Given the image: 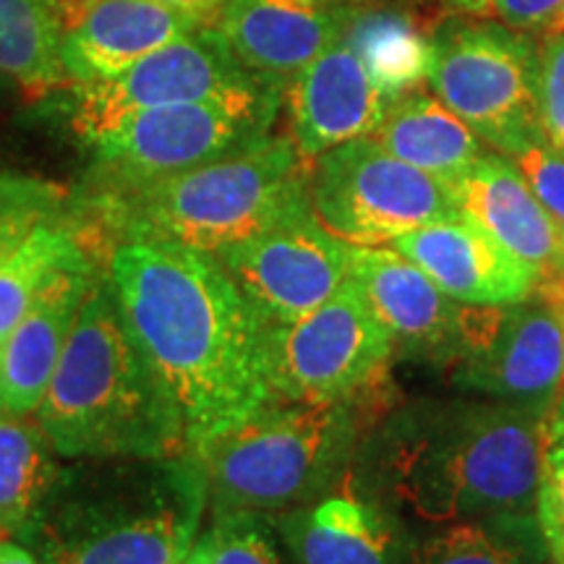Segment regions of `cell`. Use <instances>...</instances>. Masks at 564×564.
<instances>
[{
	"mask_svg": "<svg viewBox=\"0 0 564 564\" xmlns=\"http://www.w3.org/2000/svg\"><path fill=\"white\" fill-rule=\"evenodd\" d=\"M105 272L141 356L178 411L188 453L274 403L270 327L215 253L126 241Z\"/></svg>",
	"mask_w": 564,
	"mask_h": 564,
	"instance_id": "cell-1",
	"label": "cell"
},
{
	"mask_svg": "<svg viewBox=\"0 0 564 564\" xmlns=\"http://www.w3.org/2000/svg\"><path fill=\"white\" fill-rule=\"evenodd\" d=\"M312 162L288 133H270L243 150L192 171L141 183L89 186L76 194L91 249L108 259L116 243H175L220 253L288 217L312 209Z\"/></svg>",
	"mask_w": 564,
	"mask_h": 564,
	"instance_id": "cell-2",
	"label": "cell"
},
{
	"mask_svg": "<svg viewBox=\"0 0 564 564\" xmlns=\"http://www.w3.org/2000/svg\"><path fill=\"white\" fill-rule=\"evenodd\" d=\"M196 457H91L61 470L21 544L45 564H181L199 539Z\"/></svg>",
	"mask_w": 564,
	"mask_h": 564,
	"instance_id": "cell-3",
	"label": "cell"
},
{
	"mask_svg": "<svg viewBox=\"0 0 564 564\" xmlns=\"http://www.w3.org/2000/svg\"><path fill=\"white\" fill-rule=\"evenodd\" d=\"M549 419L499 400L408 415L390 453L394 497L440 525L535 514Z\"/></svg>",
	"mask_w": 564,
	"mask_h": 564,
	"instance_id": "cell-4",
	"label": "cell"
},
{
	"mask_svg": "<svg viewBox=\"0 0 564 564\" xmlns=\"http://www.w3.org/2000/svg\"><path fill=\"white\" fill-rule=\"evenodd\" d=\"M34 421L66 460L188 455L181 415L126 327L108 272L87 293Z\"/></svg>",
	"mask_w": 564,
	"mask_h": 564,
	"instance_id": "cell-5",
	"label": "cell"
},
{
	"mask_svg": "<svg viewBox=\"0 0 564 564\" xmlns=\"http://www.w3.org/2000/svg\"><path fill=\"white\" fill-rule=\"evenodd\" d=\"M392 398L345 403H274L192 453L212 514H270L306 507L343 481L366 429Z\"/></svg>",
	"mask_w": 564,
	"mask_h": 564,
	"instance_id": "cell-6",
	"label": "cell"
},
{
	"mask_svg": "<svg viewBox=\"0 0 564 564\" xmlns=\"http://www.w3.org/2000/svg\"><path fill=\"white\" fill-rule=\"evenodd\" d=\"M429 91L494 152L546 139L539 116V45L491 19H447L432 34Z\"/></svg>",
	"mask_w": 564,
	"mask_h": 564,
	"instance_id": "cell-7",
	"label": "cell"
},
{
	"mask_svg": "<svg viewBox=\"0 0 564 564\" xmlns=\"http://www.w3.org/2000/svg\"><path fill=\"white\" fill-rule=\"evenodd\" d=\"M285 87L230 100L139 110L79 133L91 154L89 186L154 181L192 171L270 137Z\"/></svg>",
	"mask_w": 564,
	"mask_h": 564,
	"instance_id": "cell-8",
	"label": "cell"
},
{
	"mask_svg": "<svg viewBox=\"0 0 564 564\" xmlns=\"http://www.w3.org/2000/svg\"><path fill=\"white\" fill-rule=\"evenodd\" d=\"M394 340L348 280L333 299L270 327V379L282 403L392 398Z\"/></svg>",
	"mask_w": 564,
	"mask_h": 564,
	"instance_id": "cell-9",
	"label": "cell"
},
{
	"mask_svg": "<svg viewBox=\"0 0 564 564\" xmlns=\"http://www.w3.org/2000/svg\"><path fill=\"white\" fill-rule=\"evenodd\" d=\"M308 196L316 220L352 246H390L405 232L460 215L449 183L398 160L373 137L319 154Z\"/></svg>",
	"mask_w": 564,
	"mask_h": 564,
	"instance_id": "cell-10",
	"label": "cell"
},
{
	"mask_svg": "<svg viewBox=\"0 0 564 564\" xmlns=\"http://www.w3.org/2000/svg\"><path fill=\"white\" fill-rule=\"evenodd\" d=\"M282 87L243 66L209 24L173 40L112 79L70 87L76 137L139 110L230 100Z\"/></svg>",
	"mask_w": 564,
	"mask_h": 564,
	"instance_id": "cell-11",
	"label": "cell"
},
{
	"mask_svg": "<svg viewBox=\"0 0 564 564\" xmlns=\"http://www.w3.org/2000/svg\"><path fill=\"white\" fill-rule=\"evenodd\" d=\"M217 259L267 327L301 319L348 282V243L324 228L314 209L230 246Z\"/></svg>",
	"mask_w": 564,
	"mask_h": 564,
	"instance_id": "cell-12",
	"label": "cell"
},
{
	"mask_svg": "<svg viewBox=\"0 0 564 564\" xmlns=\"http://www.w3.org/2000/svg\"><path fill=\"white\" fill-rule=\"evenodd\" d=\"M453 382L499 403L554 411L564 390V319L539 293L484 308L453 361Z\"/></svg>",
	"mask_w": 564,
	"mask_h": 564,
	"instance_id": "cell-13",
	"label": "cell"
},
{
	"mask_svg": "<svg viewBox=\"0 0 564 564\" xmlns=\"http://www.w3.org/2000/svg\"><path fill=\"white\" fill-rule=\"evenodd\" d=\"M348 280L387 333L394 350L455 361L484 308L449 299L436 282L392 246L348 243Z\"/></svg>",
	"mask_w": 564,
	"mask_h": 564,
	"instance_id": "cell-14",
	"label": "cell"
},
{
	"mask_svg": "<svg viewBox=\"0 0 564 564\" xmlns=\"http://www.w3.org/2000/svg\"><path fill=\"white\" fill-rule=\"evenodd\" d=\"M350 0H223L209 26L253 74L288 87L348 26Z\"/></svg>",
	"mask_w": 564,
	"mask_h": 564,
	"instance_id": "cell-15",
	"label": "cell"
},
{
	"mask_svg": "<svg viewBox=\"0 0 564 564\" xmlns=\"http://www.w3.org/2000/svg\"><path fill=\"white\" fill-rule=\"evenodd\" d=\"M282 102L288 137L308 162L345 141L371 137L392 105L343 34L288 82Z\"/></svg>",
	"mask_w": 564,
	"mask_h": 564,
	"instance_id": "cell-16",
	"label": "cell"
},
{
	"mask_svg": "<svg viewBox=\"0 0 564 564\" xmlns=\"http://www.w3.org/2000/svg\"><path fill=\"white\" fill-rule=\"evenodd\" d=\"M449 188L460 215L518 259L535 278V288L562 278L564 228L535 199L510 158L484 152Z\"/></svg>",
	"mask_w": 564,
	"mask_h": 564,
	"instance_id": "cell-17",
	"label": "cell"
},
{
	"mask_svg": "<svg viewBox=\"0 0 564 564\" xmlns=\"http://www.w3.org/2000/svg\"><path fill=\"white\" fill-rule=\"evenodd\" d=\"M390 246L465 306H512L535 293L533 274L465 215L423 225Z\"/></svg>",
	"mask_w": 564,
	"mask_h": 564,
	"instance_id": "cell-18",
	"label": "cell"
},
{
	"mask_svg": "<svg viewBox=\"0 0 564 564\" xmlns=\"http://www.w3.org/2000/svg\"><path fill=\"white\" fill-rule=\"evenodd\" d=\"M105 262L68 267L47 282L0 343V415H34L45 398L87 293Z\"/></svg>",
	"mask_w": 564,
	"mask_h": 564,
	"instance_id": "cell-19",
	"label": "cell"
},
{
	"mask_svg": "<svg viewBox=\"0 0 564 564\" xmlns=\"http://www.w3.org/2000/svg\"><path fill=\"white\" fill-rule=\"evenodd\" d=\"M196 26H202V21L160 0L84 3L70 11L63 37V66L70 87L112 79Z\"/></svg>",
	"mask_w": 564,
	"mask_h": 564,
	"instance_id": "cell-20",
	"label": "cell"
},
{
	"mask_svg": "<svg viewBox=\"0 0 564 564\" xmlns=\"http://www.w3.org/2000/svg\"><path fill=\"white\" fill-rule=\"evenodd\" d=\"M295 564H405L398 523L352 491H333L274 518Z\"/></svg>",
	"mask_w": 564,
	"mask_h": 564,
	"instance_id": "cell-21",
	"label": "cell"
},
{
	"mask_svg": "<svg viewBox=\"0 0 564 564\" xmlns=\"http://www.w3.org/2000/svg\"><path fill=\"white\" fill-rule=\"evenodd\" d=\"M387 152L444 183L468 171L486 144L432 91L415 89L387 108L371 133Z\"/></svg>",
	"mask_w": 564,
	"mask_h": 564,
	"instance_id": "cell-22",
	"label": "cell"
},
{
	"mask_svg": "<svg viewBox=\"0 0 564 564\" xmlns=\"http://www.w3.org/2000/svg\"><path fill=\"white\" fill-rule=\"evenodd\" d=\"M68 19L66 0H0V76L30 100L70 87L63 66Z\"/></svg>",
	"mask_w": 564,
	"mask_h": 564,
	"instance_id": "cell-23",
	"label": "cell"
},
{
	"mask_svg": "<svg viewBox=\"0 0 564 564\" xmlns=\"http://www.w3.org/2000/svg\"><path fill=\"white\" fill-rule=\"evenodd\" d=\"M34 415H0V539H21L58 484L63 465Z\"/></svg>",
	"mask_w": 564,
	"mask_h": 564,
	"instance_id": "cell-24",
	"label": "cell"
},
{
	"mask_svg": "<svg viewBox=\"0 0 564 564\" xmlns=\"http://www.w3.org/2000/svg\"><path fill=\"white\" fill-rule=\"evenodd\" d=\"M84 262H105V259L97 257L84 236L79 209L74 202V209L66 217L34 230L0 264V343L17 327L21 316L30 312L32 303L55 274Z\"/></svg>",
	"mask_w": 564,
	"mask_h": 564,
	"instance_id": "cell-25",
	"label": "cell"
},
{
	"mask_svg": "<svg viewBox=\"0 0 564 564\" xmlns=\"http://www.w3.org/2000/svg\"><path fill=\"white\" fill-rule=\"evenodd\" d=\"M549 549L535 514L457 520L408 549L405 564H546Z\"/></svg>",
	"mask_w": 564,
	"mask_h": 564,
	"instance_id": "cell-26",
	"label": "cell"
},
{
	"mask_svg": "<svg viewBox=\"0 0 564 564\" xmlns=\"http://www.w3.org/2000/svg\"><path fill=\"white\" fill-rule=\"evenodd\" d=\"M343 37L356 47L371 79L390 102L426 84L432 37H426L403 13L356 9Z\"/></svg>",
	"mask_w": 564,
	"mask_h": 564,
	"instance_id": "cell-27",
	"label": "cell"
},
{
	"mask_svg": "<svg viewBox=\"0 0 564 564\" xmlns=\"http://www.w3.org/2000/svg\"><path fill=\"white\" fill-rule=\"evenodd\" d=\"M76 196L61 183L24 173H0V264L42 225L66 217Z\"/></svg>",
	"mask_w": 564,
	"mask_h": 564,
	"instance_id": "cell-28",
	"label": "cell"
},
{
	"mask_svg": "<svg viewBox=\"0 0 564 564\" xmlns=\"http://www.w3.org/2000/svg\"><path fill=\"white\" fill-rule=\"evenodd\" d=\"M181 564H280L270 518L253 512L212 514Z\"/></svg>",
	"mask_w": 564,
	"mask_h": 564,
	"instance_id": "cell-29",
	"label": "cell"
},
{
	"mask_svg": "<svg viewBox=\"0 0 564 564\" xmlns=\"http://www.w3.org/2000/svg\"><path fill=\"white\" fill-rule=\"evenodd\" d=\"M535 199L564 228V152L549 139H539L510 158Z\"/></svg>",
	"mask_w": 564,
	"mask_h": 564,
	"instance_id": "cell-30",
	"label": "cell"
},
{
	"mask_svg": "<svg viewBox=\"0 0 564 564\" xmlns=\"http://www.w3.org/2000/svg\"><path fill=\"white\" fill-rule=\"evenodd\" d=\"M539 116L544 137L564 147V32L539 45Z\"/></svg>",
	"mask_w": 564,
	"mask_h": 564,
	"instance_id": "cell-31",
	"label": "cell"
},
{
	"mask_svg": "<svg viewBox=\"0 0 564 564\" xmlns=\"http://www.w3.org/2000/svg\"><path fill=\"white\" fill-rule=\"evenodd\" d=\"M476 17L528 37H552L564 32V0H486Z\"/></svg>",
	"mask_w": 564,
	"mask_h": 564,
	"instance_id": "cell-32",
	"label": "cell"
},
{
	"mask_svg": "<svg viewBox=\"0 0 564 564\" xmlns=\"http://www.w3.org/2000/svg\"><path fill=\"white\" fill-rule=\"evenodd\" d=\"M535 518L541 531L564 528V434L549 432Z\"/></svg>",
	"mask_w": 564,
	"mask_h": 564,
	"instance_id": "cell-33",
	"label": "cell"
},
{
	"mask_svg": "<svg viewBox=\"0 0 564 564\" xmlns=\"http://www.w3.org/2000/svg\"><path fill=\"white\" fill-rule=\"evenodd\" d=\"M160 3L171 6L175 11L188 13V17L202 21V24H209L212 17H215V11L220 9L223 0H160Z\"/></svg>",
	"mask_w": 564,
	"mask_h": 564,
	"instance_id": "cell-34",
	"label": "cell"
},
{
	"mask_svg": "<svg viewBox=\"0 0 564 564\" xmlns=\"http://www.w3.org/2000/svg\"><path fill=\"white\" fill-rule=\"evenodd\" d=\"M0 564H45L17 539H0Z\"/></svg>",
	"mask_w": 564,
	"mask_h": 564,
	"instance_id": "cell-35",
	"label": "cell"
},
{
	"mask_svg": "<svg viewBox=\"0 0 564 564\" xmlns=\"http://www.w3.org/2000/svg\"><path fill=\"white\" fill-rule=\"evenodd\" d=\"M535 293H539L541 299H546L549 303H552V306L556 308V314H560L564 319V274L560 280L549 282V285L535 288Z\"/></svg>",
	"mask_w": 564,
	"mask_h": 564,
	"instance_id": "cell-36",
	"label": "cell"
},
{
	"mask_svg": "<svg viewBox=\"0 0 564 564\" xmlns=\"http://www.w3.org/2000/svg\"><path fill=\"white\" fill-rule=\"evenodd\" d=\"M546 539L549 560L552 564H564V528H549V531H541Z\"/></svg>",
	"mask_w": 564,
	"mask_h": 564,
	"instance_id": "cell-37",
	"label": "cell"
},
{
	"mask_svg": "<svg viewBox=\"0 0 564 564\" xmlns=\"http://www.w3.org/2000/svg\"><path fill=\"white\" fill-rule=\"evenodd\" d=\"M444 3H447L449 9H455L457 13H470V17H476V13L484 9L486 0H444Z\"/></svg>",
	"mask_w": 564,
	"mask_h": 564,
	"instance_id": "cell-38",
	"label": "cell"
},
{
	"mask_svg": "<svg viewBox=\"0 0 564 564\" xmlns=\"http://www.w3.org/2000/svg\"><path fill=\"white\" fill-rule=\"evenodd\" d=\"M549 432L564 434V390L560 394V400H556V405H554V411H552V419H549Z\"/></svg>",
	"mask_w": 564,
	"mask_h": 564,
	"instance_id": "cell-39",
	"label": "cell"
},
{
	"mask_svg": "<svg viewBox=\"0 0 564 564\" xmlns=\"http://www.w3.org/2000/svg\"><path fill=\"white\" fill-rule=\"evenodd\" d=\"M68 3V9L74 11V9H79V6H84V3H91V0H66Z\"/></svg>",
	"mask_w": 564,
	"mask_h": 564,
	"instance_id": "cell-40",
	"label": "cell"
},
{
	"mask_svg": "<svg viewBox=\"0 0 564 564\" xmlns=\"http://www.w3.org/2000/svg\"><path fill=\"white\" fill-rule=\"evenodd\" d=\"M6 87H9V82L3 79V76H0V97H3V91H6Z\"/></svg>",
	"mask_w": 564,
	"mask_h": 564,
	"instance_id": "cell-41",
	"label": "cell"
},
{
	"mask_svg": "<svg viewBox=\"0 0 564 564\" xmlns=\"http://www.w3.org/2000/svg\"><path fill=\"white\" fill-rule=\"evenodd\" d=\"M350 3H358V0H350Z\"/></svg>",
	"mask_w": 564,
	"mask_h": 564,
	"instance_id": "cell-42",
	"label": "cell"
},
{
	"mask_svg": "<svg viewBox=\"0 0 564 564\" xmlns=\"http://www.w3.org/2000/svg\"><path fill=\"white\" fill-rule=\"evenodd\" d=\"M560 150H562V152H564V147H560Z\"/></svg>",
	"mask_w": 564,
	"mask_h": 564,
	"instance_id": "cell-43",
	"label": "cell"
}]
</instances>
